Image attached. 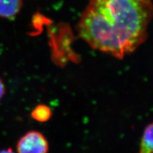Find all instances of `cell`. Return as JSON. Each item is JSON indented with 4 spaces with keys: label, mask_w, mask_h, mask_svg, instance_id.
Instances as JSON below:
<instances>
[{
    "label": "cell",
    "mask_w": 153,
    "mask_h": 153,
    "mask_svg": "<svg viewBox=\"0 0 153 153\" xmlns=\"http://www.w3.org/2000/svg\"><path fill=\"white\" fill-rule=\"evenodd\" d=\"M152 16L151 0H90L76 29L93 49L123 58L145 40Z\"/></svg>",
    "instance_id": "cell-1"
},
{
    "label": "cell",
    "mask_w": 153,
    "mask_h": 153,
    "mask_svg": "<svg viewBox=\"0 0 153 153\" xmlns=\"http://www.w3.org/2000/svg\"><path fill=\"white\" fill-rule=\"evenodd\" d=\"M49 143L45 136L39 131H30L19 140L17 153H48Z\"/></svg>",
    "instance_id": "cell-2"
},
{
    "label": "cell",
    "mask_w": 153,
    "mask_h": 153,
    "mask_svg": "<svg viewBox=\"0 0 153 153\" xmlns=\"http://www.w3.org/2000/svg\"><path fill=\"white\" fill-rule=\"evenodd\" d=\"M22 0H0V17L13 19L21 12Z\"/></svg>",
    "instance_id": "cell-3"
},
{
    "label": "cell",
    "mask_w": 153,
    "mask_h": 153,
    "mask_svg": "<svg viewBox=\"0 0 153 153\" xmlns=\"http://www.w3.org/2000/svg\"><path fill=\"white\" fill-rule=\"evenodd\" d=\"M138 153H153V123L148 124L145 128Z\"/></svg>",
    "instance_id": "cell-4"
},
{
    "label": "cell",
    "mask_w": 153,
    "mask_h": 153,
    "mask_svg": "<svg viewBox=\"0 0 153 153\" xmlns=\"http://www.w3.org/2000/svg\"><path fill=\"white\" fill-rule=\"evenodd\" d=\"M31 116L35 121L45 123L49 121L52 116L51 109L45 105H38L33 110Z\"/></svg>",
    "instance_id": "cell-5"
},
{
    "label": "cell",
    "mask_w": 153,
    "mask_h": 153,
    "mask_svg": "<svg viewBox=\"0 0 153 153\" xmlns=\"http://www.w3.org/2000/svg\"><path fill=\"white\" fill-rule=\"evenodd\" d=\"M4 93H5V86H4L3 80L0 79V101L3 98Z\"/></svg>",
    "instance_id": "cell-6"
},
{
    "label": "cell",
    "mask_w": 153,
    "mask_h": 153,
    "mask_svg": "<svg viewBox=\"0 0 153 153\" xmlns=\"http://www.w3.org/2000/svg\"><path fill=\"white\" fill-rule=\"evenodd\" d=\"M0 153H16L10 148H8V149H3L0 151Z\"/></svg>",
    "instance_id": "cell-7"
}]
</instances>
